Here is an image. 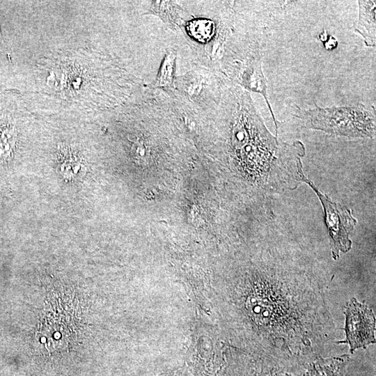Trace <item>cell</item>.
<instances>
[{
	"label": "cell",
	"instance_id": "cell-12",
	"mask_svg": "<svg viewBox=\"0 0 376 376\" xmlns=\"http://www.w3.org/2000/svg\"><path fill=\"white\" fill-rule=\"evenodd\" d=\"M1 32H0V40H1Z\"/></svg>",
	"mask_w": 376,
	"mask_h": 376
},
{
	"label": "cell",
	"instance_id": "cell-13",
	"mask_svg": "<svg viewBox=\"0 0 376 376\" xmlns=\"http://www.w3.org/2000/svg\"><path fill=\"white\" fill-rule=\"evenodd\" d=\"M285 376H289V375H285Z\"/></svg>",
	"mask_w": 376,
	"mask_h": 376
},
{
	"label": "cell",
	"instance_id": "cell-1",
	"mask_svg": "<svg viewBox=\"0 0 376 376\" xmlns=\"http://www.w3.org/2000/svg\"><path fill=\"white\" fill-rule=\"evenodd\" d=\"M295 116L307 128L322 130L328 134L352 137L375 136V109L362 104L350 107L302 109L295 106Z\"/></svg>",
	"mask_w": 376,
	"mask_h": 376
},
{
	"label": "cell",
	"instance_id": "cell-11",
	"mask_svg": "<svg viewBox=\"0 0 376 376\" xmlns=\"http://www.w3.org/2000/svg\"><path fill=\"white\" fill-rule=\"evenodd\" d=\"M322 43L324 44V47L327 50H332L337 47L338 40L333 36L328 35L327 39Z\"/></svg>",
	"mask_w": 376,
	"mask_h": 376
},
{
	"label": "cell",
	"instance_id": "cell-6",
	"mask_svg": "<svg viewBox=\"0 0 376 376\" xmlns=\"http://www.w3.org/2000/svg\"><path fill=\"white\" fill-rule=\"evenodd\" d=\"M177 50L166 49L154 80L145 85L149 90H162L172 98L175 95Z\"/></svg>",
	"mask_w": 376,
	"mask_h": 376
},
{
	"label": "cell",
	"instance_id": "cell-4",
	"mask_svg": "<svg viewBox=\"0 0 376 376\" xmlns=\"http://www.w3.org/2000/svg\"><path fill=\"white\" fill-rule=\"evenodd\" d=\"M228 69L226 73L233 81L247 92L257 93L263 96L273 118L277 134L278 125L268 100L267 79L263 72L260 54H246L244 58L232 62Z\"/></svg>",
	"mask_w": 376,
	"mask_h": 376
},
{
	"label": "cell",
	"instance_id": "cell-5",
	"mask_svg": "<svg viewBox=\"0 0 376 376\" xmlns=\"http://www.w3.org/2000/svg\"><path fill=\"white\" fill-rule=\"evenodd\" d=\"M175 86L180 97L191 103L198 102L212 86L210 73L205 70H191L176 77Z\"/></svg>",
	"mask_w": 376,
	"mask_h": 376
},
{
	"label": "cell",
	"instance_id": "cell-3",
	"mask_svg": "<svg viewBox=\"0 0 376 376\" xmlns=\"http://www.w3.org/2000/svg\"><path fill=\"white\" fill-rule=\"evenodd\" d=\"M345 308L346 338L339 343L348 344L351 353L375 343V318L373 311L355 298L350 299Z\"/></svg>",
	"mask_w": 376,
	"mask_h": 376
},
{
	"label": "cell",
	"instance_id": "cell-7",
	"mask_svg": "<svg viewBox=\"0 0 376 376\" xmlns=\"http://www.w3.org/2000/svg\"><path fill=\"white\" fill-rule=\"evenodd\" d=\"M348 355L329 359L318 357L305 361L297 370L299 376H345Z\"/></svg>",
	"mask_w": 376,
	"mask_h": 376
},
{
	"label": "cell",
	"instance_id": "cell-9",
	"mask_svg": "<svg viewBox=\"0 0 376 376\" xmlns=\"http://www.w3.org/2000/svg\"><path fill=\"white\" fill-rule=\"evenodd\" d=\"M375 1H359V21L355 31L361 35L368 47H375Z\"/></svg>",
	"mask_w": 376,
	"mask_h": 376
},
{
	"label": "cell",
	"instance_id": "cell-8",
	"mask_svg": "<svg viewBox=\"0 0 376 376\" xmlns=\"http://www.w3.org/2000/svg\"><path fill=\"white\" fill-rule=\"evenodd\" d=\"M144 15H152L159 17L171 30L175 31L184 22L185 10L175 1H151Z\"/></svg>",
	"mask_w": 376,
	"mask_h": 376
},
{
	"label": "cell",
	"instance_id": "cell-2",
	"mask_svg": "<svg viewBox=\"0 0 376 376\" xmlns=\"http://www.w3.org/2000/svg\"><path fill=\"white\" fill-rule=\"evenodd\" d=\"M300 180L308 184L319 197L324 212V219L331 238L332 257L339 258V251L347 252L352 247L349 235L353 230L357 220L352 215V211L345 206L333 202L326 194L321 193L314 184L306 178L299 168Z\"/></svg>",
	"mask_w": 376,
	"mask_h": 376
},
{
	"label": "cell",
	"instance_id": "cell-10",
	"mask_svg": "<svg viewBox=\"0 0 376 376\" xmlns=\"http://www.w3.org/2000/svg\"><path fill=\"white\" fill-rule=\"evenodd\" d=\"M57 155L59 172L65 179L71 180L80 178L84 173L86 166L77 150L63 146L59 148Z\"/></svg>",
	"mask_w": 376,
	"mask_h": 376
}]
</instances>
